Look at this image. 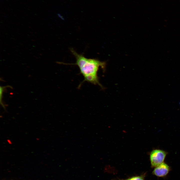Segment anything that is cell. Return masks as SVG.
<instances>
[{
    "label": "cell",
    "instance_id": "277c9868",
    "mask_svg": "<svg viewBox=\"0 0 180 180\" xmlns=\"http://www.w3.org/2000/svg\"><path fill=\"white\" fill-rule=\"evenodd\" d=\"M144 175L134 176L127 179L122 180H144Z\"/></svg>",
    "mask_w": 180,
    "mask_h": 180
},
{
    "label": "cell",
    "instance_id": "3957f363",
    "mask_svg": "<svg viewBox=\"0 0 180 180\" xmlns=\"http://www.w3.org/2000/svg\"><path fill=\"white\" fill-rule=\"evenodd\" d=\"M170 170V166L167 164L163 162L155 167L152 173L157 176L162 177L166 176Z\"/></svg>",
    "mask_w": 180,
    "mask_h": 180
},
{
    "label": "cell",
    "instance_id": "6da1fadb",
    "mask_svg": "<svg viewBox=\"0 0 180 180\" xmlns=\"http://www.w3.org/2000/svg\"><path fill=\"white\" fill-rule=\"evenodd\" d=\"M70 50L75 57L76 60L75 63L70 64L78 66L80 73L82 74L84 78L78 86L80 87L83 83L86 81L94 85H98L103 88L99 82L98 72L100 67L104 70L106 62L96 59L86 58L83 54L78 53L72 48L70 49Z\"/></svg>",
    "mask_w": 180,
    "mask_h": 180
},
{
    "label": "cell",
    "instance_id": "7a4b0ae2",
    "mask_svg": "<svg viewBox=\"0 0 180 180\" xmlns=\"http://www.w3.org/2000/svg\"><path fill=\"white\" fill-rule=\"evenodd\" d=\"M166 154V152L163 150H152L150 154L152 166L155 167L163 163Z\"/></svg>",
    "mask_w": 180,
    "mask_h": 180
}]
</instances>
